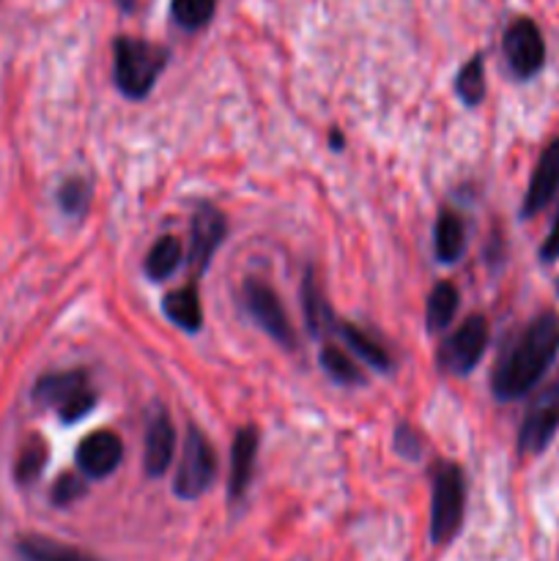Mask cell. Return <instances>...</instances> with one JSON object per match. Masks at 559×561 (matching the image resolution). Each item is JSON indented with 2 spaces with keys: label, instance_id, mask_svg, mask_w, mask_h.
<instances>
[{
  "label": "cell",
  "instance_id": "obj_18",
  "mask_svg": "<svg viewBox=\"0 0 559 561\" xmlns=\"http://www.w3.org/2000/svg\"><path fill=\"white\" fill-rule=\"evenodd\" d=\"M164 316L175 327L186 329V332H197L203 323V307L195 285H186V288H179L164 296Z\"/></svg>",
  "mask_w": 559,
  "mask_h": 561
},
{
  "label": "cell",
  "instance_id": "obj_11",
  "mask_svg": "<svg viewBox=\"0 0 559 561\" xmlns=\"http://www.w3.org/2000/svg\"><path fill=\"white\" fill-rule=\"evenodd\" d=\"M190 266L195 268L197 274H203L212 263L214 252L219 250V244L225 241V233H228V225H225V217L217 211V208H197L192 214L190 225Z\"/></svg>",
  "mask_w": 559,
  "mask_h": 561
},
{
  "label": "cell",
  "instance_id": "obj_10",
  "mask_svg": "<svg viewBox=\"0 0 559 561\" xmlns=\"http://www.w3.org/2000/svg\"><path fill=\"white\" fill-rule=\"evenodd\" d=\"M124 460V442L113 431H93L77 447V466L91 480L110 477Z\"/></svg>",
  "mask_w": 559,
  "mask_h": 561
},
{
  "label": "cell",
  "instance_id": "obj_16",
  "mask_svg": "<svg viewBox=\"0 0 559 561\" xmlns=\"http://www.w3.org/2000/svg\"><path fill=\"white\" fill-rule=\"evenodd\" d=\"M301 301H305V316H307V329H310L312 337H323V334L334 332L338 321L332 316V307H329L327 296H323L321 285H318L316 274H305V285H301Z\"/></svg>",
  "mask_w": 559,
  "mask_h": 561
},
{
  "label": "cell",
  "instance_id": "obj_3",
  "mask_svg": "<svg viewBox=\"0 0 559 561\" xmlns=\"http://www.w3.org/2000/svg\"><path fill=\"white\" fill-rule=\"evenodd\" d=\"M466 510V482L464 471L455 463H438L433 474V502H431V540L436 546L453 540L464 524Z\"/></svg>",
  "mask_w": 559,
  "mask_h": 561
},
{
  "label": "cell",
  "instance_id": "obj_20",
  "mask_svg": "<svg viewBox=\"0 0 559 561\" xmlns=\"http://www.w3.org/2000/svg\"><path fill=\"white\" fill-rule=\"evenodd\" d=\"M334 332H338L340 337L345 340V345H349L351 351H356V354H360L367 365L376 367V370H389L387 351H384L381 345L370 337V334L362 332V329H356V327H351V323H340V321H338V329H334Z\"/></svg>",
  "mask_w": 559,
  "mask_h": 561
},
{
  "label": "cell",
  "instance_id": "obj_17",
  "mask_svg": "<svg viewBox=\"0 0 559 561\" xmlns=\"http://www.w3.org/2000/svg\"><path fill=\"white\" fill-rule=\"evenodd\" d=\"M433 247H436V257L442 263H455L460 261L466 250V228L464 219L455 211H442L436 219V239H433Z\"/></svg>",
  "mask_w": 559,
  "mask_h": 561
},
{
  "label": "cell",
  "instance_id": "obj_31",
  "mask_svg": "<svg viewBox=\"0 0 559 561\" xmlns=\"http://www.w3.org/2000/svg\"><path fill=\"white\" fill-rule=\"evenodd\" d=\"M557 290H559V285H557Z\"/></svg>",
  "mask_w": 559,
  "mask_h": 561
},
{
  "label": "cell",
  "instance_id": "obj_23",
  "mask_svg": "<svg viewBox=\"0 0 559 561\" xmlns=\"http://www.w3.org/2000/svg\"><path fill=\"white\" fill-rule=\"evenodd\" d=\"M318 362H321V367L327 370V376L332 378V381L343 383V387H356V383L365 381V376H362L360 367H356L354 362L345 356V351L334 348V345H323Z\"/></svg>",
  "mask_w": 559,
  "mask_h": 561
},
{
  "label": "cell",
  "instance_id": "obj_27",
  "mask_svg": "<svg viewBox=\"0 0 559 561\" xmlns=\"http://www.w3.org/2000/svg\"><path fill=\"white\" fill-rule=\"evenodd\" d=\"M82 496H85V482L77 474H60L55 480L53 491H49V499H53L55 507H69V504H75Z\"/></svg>",
  "mask_w": 559,
  "mask_h": 561
},
{
  "label": "cell",
  "instance_id": "obj_12",
  "mask_svg": "<svg viewBox=\"0 0 559 561\" xmlns=\"http://www.w3.org/2000/svg\"><path fill=\"white\" fill-rule=\"evenodd\" d=\"M175 453V431L170 416L162 409L148 416L146 444H142V469L148 477H162L170 469Z\"/></svg>",
  "mask_w": 559,
  "mask_h": 561
},
{
  "label": "cell",
  "instance_id": "obj_19",
  "mask_svg": "<svg viewBox=\"0 0 559 561\" xmlns=\"http://www.w3.org/2000/svg\"><path fill=\"white\" fill-rule=\"evenodd\" d=\"M458 310V288L453 283H438L436 288L427 294V307H425V321L431 332L444 329L455 318Z\"/></svg>",
  "mask_w": 559,
  "mask_h": 561
},
{
  "label": "cell",
  "instance_id": "obj_6",
  "mask_svg": "<svg viewBox=\"0 0 559 561\" xmlns=\"http://www.w3.org/2000/svg\"><path fill=\"white\" fill-rule=\"evenodd\" d=\"M488 345V321L482 316H471L444 340L442 351H438V362L447 373L455 376H466L477 367L482 359Z\"/></svg>",
  "mask_w": 559,
  "mask_h": 561
},
{
  "label": "cell",
  "instance_id": "obj_4",
  "mask_svg": "<svg viewBox=\"0 0 559 561\" xmlns=\"http://www.w3.org/2000/svg\"><path fill=\"white\" fill-rule=\"evenodd\" d=\"M33 400L58 411L66 425H75L88 416L96 405V394L88 387V376L82 370L49 373L42 376L33 387Z\"/></svg>",
  "mask_w": 559,
  "mask_h": 561
},
{
  "label": "cell",
  "instance_id": "obj_26",
  "mask_svg": "<svg viewBox=\"0 0 559 561\" xmlns=\"http://www.w3.org/2000/svg\"><path fill=\"white\" fill-rule=\"evenodd\" d=\"M88 197H91V192H88V184L82 179H69L60 184L58 190V203L60 208H64L66 214H82L88 208Z\"/></svg>",
  "mask_w": 559,
  "mask_h": 561
},
{
  "label": "cell",
  "instance_id": "obj_8",
  "mask_svg": "<svg viewBox=\"0 0 559 561\" xmlns=\"http://www.w3.org/2000/svg\"><path fill=\"white\" fill-rule=\"evenodd\" d=\"M559 427V383L543 389L532 400L529 411L524 416V425L518 433V449L524 455H540L551 444L554 433Z\"/></svg>",
  "mask_w": 559,
  "mask_h": 561
},
{
  "label": "cell",
  "instance_id": "obj_13",
  "mask_svg": "<svg viewBox=\"0 0 559 561\" xmlns=\"http://www.w3.org/2000/svg\"><path fill=\"white\" fill-rule=\"evenodd\" d=\"M559 192V137L548 142L546 151L537 159V168L532 173L529 190L524 197V217H535L537 211L551 203V197Z\"/></svg>",
  "mask_w": 559,
  "mask_h": 561
},
{
  "label": "cell",
  "instance_id": "obj_28",
  "mask_svg": "<svg viewBox=\"0 0 559 561\" xmlns=\"http://www.w3.org/2000/svg\"><path fill=\"white\" fill-rule=\"evenodd\" d=\"M395 447H398L400 453L406 455V458H417V455H420V449H422V444H420V438L414 436V433H409L406 427H400L398 436H395Z\"/></svg>",
  "mask_w": 559,
  "mask_h": 561
},
{
  "label": "cell",
  "instance_id": "obj_15",
  "mask_svg": "<svg viewBox=\"0 0 559 561\" xmlns=\"http://www.w3.org/2000/svg\"><path fill=\"white\" fill-rule=\"evenodd\" d=\"M16 557L22 561H99L91 553L80 551L75 546H66V542L49 540V537L27 535L16 540Z\"/></svg>",
  "mask_w": 559,
  "mask_h": 561
},
{
  "label": "cell",
  "instance_id": "obj_29",
  "mask_svg": "<svg viewBox=\"0 0 559 561\" xmlns=\"http://www.w3.org/2000/svg\"><path fill=\"white\" fill-rule=\"evenodd\" d=\"M540 257H543V261H546V263L557 261V257H559V211H557V219H554L551 230H548L546 244L540 247Z\"/></svg>",
  "mask_w": 559,
  "mask_h": 561
},
{
  "label": "cell",
  "instance_id": "obj_22",
  "mask_svg": "<svg viewBox=\"0 0 559 561\" xmlns=\"http://www.w3.org/2000/svg\"><path fill=\"white\" fill-rule=\"evenodd\" d=\"M47 444H44V438L38 436H31L25 444H22L20 455H16V466H14V474H16V482L20 485H31V482L38 480V474L44 471V466H47Z\"/></svg>",
  "mask_w": 559,
  "mask_h": 561
},
{
  "label": "cell",
  "instance_id": "obj_2",
  "mask_svg": "<svg viewBox=\"0 0 559 561\" xmlns=\"http://www.w3.org/2000/svg\"><path fill=\"white\" fill-rule=\"evenodd\" d=\"M115 82L129 99H146L168 66V49L135 36H118L113 44Z\"/></svg>",
  "mask_w": 559,
  "mask_h": 561
},
{
  "label": "cell",
  "instance_id": "obj_25",
  "mask_svg": "<svg viewBox=\"0 0 559 561\" xmlns=\"http://www.w3.org/2000/svg\"><path fill=\"white\" fill-rule=\"evenodd\" d=\"M219 0H173L170 11H173V20L179 22L186 31H197V27L206 25L214 16Z\"/></svg>",
  "mask_w": 559,
  "mask_h": 561
},
{
  "label": "cell",
  "instance_id": "obj_21",
  "mask_svg": "<svg viewBox=\"0 0 559 561\" xmlns=\"http://www.w3.org/2000/svg\"><path fill=\"white\" fill-rule=\"evenodd\" d=\"M184 250H181V241L175 236H162L157 244L151 247L146 257V272L151 279H164L179 268Z\"/></svg>",
  "mask_w": 559,
  "mask_h": 561
},
{
  "label": "cell",
  "instance_id": "obj_24",
  "mask_svg": "<svg viewBox=\"0 0 559 561\" xmlns=\"http://www.w3.org/2000/svg\"><path fill=\"white\" fill-rule=\"evenodd\" d=\"M455 91H458V96L464 99L469 107L482 102V96H486V64H482V55H475V58L458 71Z\"/></svg>",
  "mask_w": 559,
  "mask_h": 561
},
{
  "label": "cell",
  "instance_id": "obj_9",
  "mask_svg": "<svg viewBox=\"0 0 559 561\" xmlns=\"http://www.w3.org/2000/svg\"><path fill=\"white\" fill-rule=\"evenodd\" d=\"M504 55L515 77L529 80L546 64V44H543L540 27L532 20L521 16L504 33Z\"/></svg>",
  "mask_w": 559,
  "mask_h": 561
},
{
  "label": "cell",
  "instance_id": "obj_14",
  "mask_svg": "<svg viewBox=\"0 0 559 561\" xmlns=\"http://www.w3.org/2000/svg\"><path fill=\"white\" fill-rule=\"evenodd\" d=\"M255 455H258V431L255 427H239L230 444V482L228 493L230 499H239L247 491L255 471Z\"/></svg>",
  "mask_w": 559,
  "mask_h": 561
},
{
  "label": "cell",
  "instance_id": "obj_7",
  "mask_svg": "<svg viewBox=\"0 0 559 561\" xmlns=\"http://www.w3.org/2000/svg\"><path fill=\"white\" fill-rule=\"evenodd\" d=\"M244 305L250 310V316L255 318L258 327L280 343L283 348H294L296 345V332L290 327V318L285 312V307L280 305V296L269 288L261 279H247L244 283Z\"/></svg>",
  "mask_w": 559,
  "mask_h": 561
},
{
  "label": "cell",
  "instance_id": "obj_30",
  "mask_svg": "<svg viewBox=\"0 0 559 561\" xmlns=\"http://www.w3.org/2000/svg\"><path fill=\"white\" fill-rule=\"evenodd\" d=\"M332 142H334V148H340V146H343V137H340L338 131H334V135H332Z\"/></svg>",
  "mask_w": 559,
  "mask_h": 561
},
{
  "label": "cell",
  "instance_id": "obj_1",
  "mask_svg": "<svg viewBox=\"0 0 559 561\" xmlns=\"http://www.w3.org/2000/svg\"><path fill=\"white\" fill-rule=\"evenodd\" d=\"M559 354L557 312H540L526 323L524 332L510 343L493 370V394L499 400L524 398L546 376Z\"/></svg>",
  "mask_w": 559,
  "mask_h": 561
},
{
  "label": "cell",
  "instance_id": "obj_5",
  "mask_svg": "<svg viewBox=\"0 0 559 561\" xmlns=\"http://www.w3.org/2000/svg\"><path fill=\"white\" fill-rule=\"evenodd\" d=\"M214 477H217V458H214L212 444L206 442V436L197 427H190L184 438L179 471H175V496L186 499V502L203 496L214 482Z\"/></svg>",
  "mask_w": 559,
  "mask_h": 561
}]
</instances>
